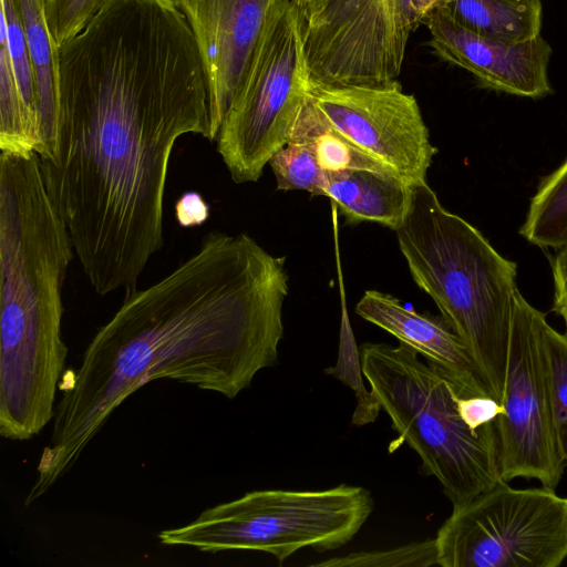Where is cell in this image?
Masks as SVG:
<instances>
[{
	"label": "cell",
	"mask_w": 567,
	"mask_h": 567,
	"mask_svg": "<svg viewBox=\"0 0 567 567\" xmlns=\"http://www.w3.org/2000/svg\"><path fill=\"white\" fill-rule=\"evenodd\" d=\"M519 234L540 248L567 245V158L539 184Z\"/></svg>",
	"instance_id": "obj_20"
},
{
	"label": "cell",
	"mask_w": 567,
	"mask_h": 567,
	"mask_svg": "<svg viewBox=\"0 0 567 567\" xmlns=\"http://www.w3.org/2000/svg\"><path fill=\"white\" fill-rule=\"evenodd\" d=\"M288 142L308 148L327 174L347 169H368L396 175L342 135L319 110L308 90Z\"/></svg>",
	"instance_id": "obj_17"
},
{
	"label": "cell",
	"mask_w": 567,
	"mask_h": 567,
	"mask_svg": "<svg viewBox=\"0 0 567 567\" xmlns=\"http://www.w3.org/2000/svg\"><path fill=\"white\" fill-rule=\"evenodd\" d=\"M435 542L442 567H558L567 559V496L501 481L453 506Z\"/></svg>",
	"instance_id": "obj_8"
},
{
	"label": "cell",
	"mask_w": 567,
	"mask_h": 567,
	"mask_svg": "<svg viewBox=\"0 0 567 567\" xmlns=\"http://www.w3.org/2000/svg\"><path fill=\"white\" fill-rule=\"evenodd\" d=\"M35 73L42 163L59 150L58 47L45 18V0H16Z\"/></svg>",
	"instance_id": "obj_16"
},
{
	"label": "cell",
	"mask_w": 567,
	"mask_h": 567,
	"mask_svg": "<svg viewBox=\"0 0 567 567\" xmlns=\"http://www.w3.org/2000/svg\"><path fill=\"white\" fill-rule=\"evenodd\" d=\"M413 186L401 177L368 169L328 174L326 196L348 224L379 223L396 230L412 202Z\"/></svg>",
	"instance_id": "obj_15"
},
{
	"label": "cell",
	"mask_w": 567,
	"mask_h": 567,
	"mask_svg": "<svg viewBox=\"0 0 567 567\" xmlns=\"http://www.w3.org/2000/svg\"><path fill=\"white\" fill-rule=\"evenodd\" d=\"M421 23L430 33L433 52L473 74L482 85L532 99L553 92L548 76L551 47L542 34L517 42L482 35L456 22L441 3Z\"/></svg>",
	"instance_id": "obj_13"
},
{
	"label": "cell",
	"mask_w": 567,
	"mask_h": 567,
	"mask_svg": "<svg viewBox=\"0 0 567 567\" xmlns=\"http://www.w3.org/2000/svg\"><path fill=\"white\" fill-rule=\"evenodd\" d=\"M173 1L185 16L203 61L208 87V140L215 142L257 49L295 0Z\"/></svg>",
	"instance_id": "obj_12"
},
{
	"label": "cell",
	"mask_w": 567,
	"mask_h": 567,
	"mask_svg": "<svg viewBox=\"0 0 567 567\" xmlns=\"http://www.w3.org/2000/svg\"><path fill=\"white\" fill-rule=\"evenodd\" d=\"M307 90L328 121L358 148L411 186L426 182L437 150L416 99L398 81L341 85L309 79Z\"/></svg>",
	"instance_id": "obj_11"
},
{
	"label": "cell",
	"mask_w": 567,
	"mask_h": 567,
	"mask_svg": "<svg viewBox=\"0 0 567 567\" xmlns=\"http://www.w3.org/2000/svg\"><path fill=\"white\" fill-rule=\"evenodd\" d=\"M310 79L328 84L396 81L411 33L412 0H300Z\"/></svg>",
	"instance_id": "obj_9"
},
{
	"label": "cell",
	"mask_w": 567,
	"mask_h": 567,
	"mask_svg": "<svg viewBox=\"0 0 567 567\" xmlns=\"http://www.w3.org/2000/svg\"><path fill=\"white\" fill-rule=\"evenodd\" d=\"M550 265L554 278L553 311L563 319L567 334V245L551 257Z\"/></svg>",
	"instance_id": "obj_27"
},
{
	"label": "cell",
	"mask_w": 567,
	"mask_h": 567,
	"mask_svg": "<svg viewBox=\"0 0 567 567\" xmlns=\"http://www.w3.org/2000/svg\"><path fill=\"white\" fill-rule=\"evenodd\" d=\"M1 25L7 35L8 49L27 116L38 142L40 154L42 141L38 111L35 73L16 0H0Z\"/></svg>",
	"instance_id": "obj_22"
},
{
	"label": "cell",
	"mask_w": 567,
	"mask_h": 567,
	"mask_svg": "<svg viewBox=\"0 0 567 567\" xmlns=\"http://www.w3.org/2000/svg\"><path fill=\"white\" fill-rule=\"evenodd\" d=\"M285 264L246 234L212 231L167 276L127 290L80 367L62 377L25 505L74 466L113 411L146 383L169 379L235 399L272 367L289 291Z\"/></svg>",
	"instance_id": "obj_2"
},
{
	"label": "cell",
	"mask_w": 567,
	"mask_h": 567,
	"mask_svg": "<svg viewBox=\"0 0 567 567\" xmlns=\"http://www.w3.org/2000/svg\"><path fill=\"white\" fill-rule=\"evenodd\" d=\"M457 409L463 421L473 430L493 423L503 413L501 402L491 395L460 396Z\"/></svg>",
	"instance_id": "obj_26"
},
{
	"label": "cell",
	"mask_w": 567,
	"mask_h": 567,
	"mask_svg": "<svg viewBox=\"0 0 567 567\" xmlns=\"http://www.w3.org/2000/svg\"><path fill=\"white\" fill-rule=\"evenodd\" d=\"M107 0H45V18L59 48L75 37Z\"/></svg>",
	"instance_id": "obj_25"
},
{
	"label": "cell",
	"mask_w": 567,
	"mask_h": 567,
	"mask_svg": "<svg viewBox=\"0 0 567 567\" xmlns=\"http://www.w3.org/2000/svg\"><path fill=\"white\" fill-rule=\"evenodd\" d=\"M545 318L516 292L497 431L503 481L532 478L555 489L566 465L557 449L546 385L540 347Z\"/></svg>",
	"instance_id": "obj_10"
},
{
	"label": "cell",
	"mask_w": 567,
	"mask_h": 567,
	"mask_svg": "<svg viewBox=\"0 0 567 567\" xmlns=\"http://www.w3.org/2000/svg\"><path fill=\"white\" fill-rule=\"evenodd\" d=\"M59 150L48 192L94 290L136 287L163 245L168 163L209 137L208 87L173 0H107L58 49Z\"/></svg>",
	"instance_id": "obj_1"
},
{
	"label": "cell",
	"mask_w": 567,
	"mask_h": 567,
	"mask_svg": "<svg viewBox=\"0 0 567 567\" xmlns=\"http://www.w3.org/2000/svg\"><path fill=\"white\" fill-rule=\"evenodd\" d=\"M373 509V497L362 486L259 489L209 507L184 526L163 529L158 539L166 546H187L212 554L262 551L281 565L302 548L322 553L344 546Z\"/></svg>",
	"instance_id": "obj_6"
},
{
	"label": "cell",
	"mask_w": 567,
	"mask_h": 567,
	"mask_svg": "<svg viewBox=\"0 0 567 567\" xmlns=\"http://www.w3.org/2000/svg\"><path fill=\"white\" fill-rule=\"evenodd\" d=\"M175 215L179 226H200L209 216V206L198 193L188 192L177 200Z\"/></svg>",
	"instance_id": "obj_28"
},
{
	"label": "cell",
	"mask_w": 567,
	"mask_h": 567,
	"mask_svg": "<svg viewBox=\"0 0 567 567\" xmlns=\"http://www.w3.org/2000/svg\"><path fill=\"white\" fill-rule=\"evenodd\" d=\"M437 565L435 538L409 543L395 548L355 551L311 564L318 567H429Z\"/></svg>",
	"instance_id": "obj_24"
},
{
	"label": "cell",
	"mask_w": 567,
	"mask_h": 567,
	"mask_svg": "<svg viewBox=\"0 0 567 567\" xmlns=\"http://www.w3.org/2000/svg\"><path fill=\"white\" fill-rule=\"evenodd\" d=\"M331 215L341 303V319L337 362L333 367L327 368L324 373L336 378L338 381L349 386L354 392L357 406L353 412L351 423L354 426H364L373 423L378 419L382 409L371 389L368 390L364 384L361 353L359 352L347 308L339 249L338 210L333 208L331 210Z\"/></svg>",
	"instance_id": "obj_19"
},
{
	"label": "cell",
	"mask_w": 567,
	"mask_h": 567,
	"mask_svg": "<svg viewBox=\"0 0 567 567\" xmlns=\"http://www.w3.org/2000/svg\"><path fill=\"white\" fill-rule=\"evenodd\" d=\"M441 4L464 28L505 41L540 34V0H443Z\"/></svg>",
	"instance_id": "obj_18"
},
{
	"label": "cell",
	"mask_w": 567,
	"mask_h": 567,
	"mask_svg": "<svg viewBox=\"0 0 567 567\" xmlns=\"http://www.w3.org/2000/svg\"><path fill=\"white\" fill-rule=\"evenodd\" d=\"M395 233L412 279L433 299L501 402L518 291L516 262L449 212L426 182L413 186L410 209Z\"/></svg>",
	"instance_id": "obj_4"
},
{
	"label": "cell",
	"mask_w": 567,
	"mask_h": 567,
	"mask_svg": "<svg viewBox=\"0 0 567 567\" xmlns=\"http://www.w3.org/2000/svg\"><path fill=\"white\" fill-rule=\"evenodd\" d=\"M364 378L389 415L398 439L419 455L421 471L434 476L457 506L503 481L497 420L478 430L461 417L456 385L399 342L361 347Z\"/></svg>",
	"instance_id": "obj_5"
},
{
	"label": "cell",
	"mask_w": 567,
	"mask_h": 567,
	"mask_svg": "<svg viewBox=\"0 0 567 567\" xmlns=\"http://www.w3.org/2000/svg\"><path fill=\"white\" fill-rule=\"evenodd\" d=\"M309 79L302 10L295 0L257 49L215 140L235 183L257 182L288 143Z\"/></svg>",
	"instance_id": "obj_7"
},
{
	"label": "cell",
	"mask_w": 567,
	"mask_h": 567,
	"mask_svg": "<svg viewBox=\"0 0 567 567\" xmlns=\"http://www.w3.org/2000/svg\"><path fill=\"white\" fill-rule=\"evenodd\" d=\"M74 246L34 152L0 154V435L27 441L54 415L68 347L62 289Z\"/></svg>",
	"instance_id": "obj_3"
},
{
	"label": "cell",
	"mask_w": 567,
	"mask_h": 567,
	"mask_svg": "<svg viewBox=\"0 0 567 567\" xmlns=\"http://www.w3.org/2000/svg\"><path fill=\"white\" fill-rule=\"evenodd\" d=\"M540 347L555 439L567 466V334L546 320L540 326Z\"/></svg>",
	"instance_id": "obj_21"
},
{
	"label": "cell",
	"mask_w": 567,
	"mask_h": 567,
	"mask_svg": "<svg viewBox=\"0 0 567 567\" xmlns=\"http://www.w3.org/2000/svg\"><path fill=\"white\" fill-rule=\"evenodd\" d=\"M268 164L279 190H306L313 196H326L328 174L305 146L288 142L271 156Z\"/></svg>",
	"instance_id": "obj_23"
},
{
	"label": "cell",
	"mask_w": 567,
	"mask_h": 567,
	"mask_svg": "<svg viewBox=\"0 0 567 567\" xmlns=\"http://www.w3.org/2000/svg\"><path fill=\"white\" fill-rule=\"evenodd\" d=\"M354 311L424 357L456 385L461 396H493L465 344L442 316L420 313L378 290H367Z\"/></svg>",
	"instance_id": "obj_14"
},
{
	"label": "cell",
	"mask_w": 567,
	"mask_h": 567,
	"mask_svg": "<svg viewBox=\"0 0 567 567\" xmlns=\"http://www.w3.org/2000/svg\"><path fill=\"white\" fill-rule=\"evenodd\" d=\"M443 0H412L413 10L420 20L434 7L440 4Z\"/></svg>",
	"instance_id": "obj_29"
}]
</instances>
